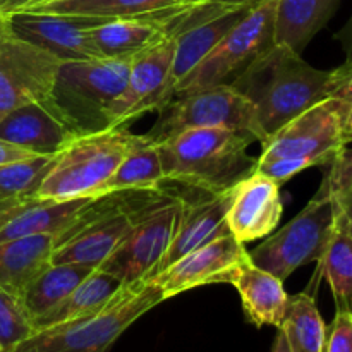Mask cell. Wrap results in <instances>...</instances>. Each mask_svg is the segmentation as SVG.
I'll use <instances>...</instances> for the list:
<instances>
[{"mask_svg": "<svg viewBox=\"0 0 352 352\" xmlns=\"http://www.w3.org/2000/svg\"><path fill=\"white\" fill-rule=\"evenodd\" d=\"M352 60L322 71L309 65L301 54L274 43L258 55L230 85L243 93L256 110L258 122L268 138L284 124L330 98L346 78Z\"/></svg>", "mask_w": 352, "mask_h": 352, "instance_id": "obj_1", "label": "cell"}, {"mask_svg": "<svg viewBox=\"0 0 352 352\" xmlns=\"http://www.w3.org/2000/svg\"><path fill=\"white\" fill-rule=\"evenodd\" d=\"M250 133L223 127H196L158 141L165 181H174L208 195L239 184L256 170L258 158L248 153Z\"/></svg>", "mask_w": 352, "mask_h": 352, "instance_id": "obj_2", "label": "cell"}, {"mask_svg": "<svg viewBox=\"0 0 352 352\" xmlns=\"http://www.w3.org/2000/svg\"><path fill=\"white\" fill-rule=\"evenodd\" d=\"M165 195L162 189H140L88 198L71 226L55 236L50 261L98 268L122 243L141 213Z\"/></svg>", "mask_w": 352, "mask_h": 352, "instance_id": "obj_3", "label": "cell"}, {"mask_svg": "<svg viewBox=\"0 0 352 352\" xmlns=\"http://www.w3.org/2000/svg\"><path fill=\"white\" fill-rule=\"evenodd\" d=\"M339 100L330 96L275 131L261 146L256 172L277 184L311 167H329L347 148Z\"/></svg>", "mask_w": 352, "mask_h": 352, "instance_id": "obj_4", "label": "cell"}, {"mask_svg": "<svg viewBox=\"0 0 352 352\" xmlns=\"http://www.w3.org/2000/svg\"><path fill=\"white\" fill-rule=\"evenodd\" d=\"M131 58L62 62L48 105L76 134L112 129L113 109L126 88Z\"/></svg>", "mask_w": 352, "mask_h": 352, "instance_id": "obj_5", "label": "cell"}, {"mask_svg": "<svg viewBox=\"0 0 352 352\" xmlns=\"http://www.w3.org/2000/svg\"><path fill=\"white\" fill-rule=\"evenodd\" d=\"M164 301L167 298L155 282L124 284L100 311L34 330L28 339L2 352H109L136 320Z\"/></svg>", "mask_w": 352, "mask_h": 352, "instance_id": "obj_6", "label": "cell"}, {"mask_svg": "<svg viewBox=\"0 0 352 352\" xmlns=\"http://www.w3.org/2000/svg\"><path fill=\"white\" fill-rule=\"evenodd\" d=\"M136 138L127 127L74 138L55 155L34 198L64 201L100 196Z\"/></svg>", "mask_w": 352, "mask_h": 352, "instance_id": "obj_7", "label": "cell"}, {"mask_svg": "<svg viewBox=\"0 0 352 352\" xmlns=\"http://www.w3.org/2000/svg\"><path fill=\"white\" fill-rule=\"evenodd\" d=\"M158 112L157 122L146 133L157 143L196 127H223L250 133L261 144L267 141L253 103L230 82L175 95Z\"/></svg>", "mask_w": 352, "mask_h": 352, "instance_id": "obj_8", "label": "cell"}, {"mask_svg": "<svg viewBox=\"0 0 352 352\" xmlns=\"http://www.w3.org/2000/svg\"><path fill=\"white\" fill-rule=\"evenodd\" d=\"M336 226V210L325 182L315 198L280 230L248 251L256 267L285 278L299 267L322 260Z\"/></svg>", "mask_w": 352, "mask_h": 352, "instance_id": "obj_9", "label": "cell"}, {"mask_svg": "<svg viewBox=\"0 0 352 352\" xmlns=\"http://www.w3.org/2000/svg\"><path fill=\"white\" fill-rule=\"evenodd\" d=\"M277 0H258L220 43L175 86V95L232 82L274 45Z\"/></svg>", "mask_w": 352, "mask_h": 352, "instance_id": "obj_10", "label": "cell"}, {"mask_svg": "<svg viewBox=\"0 0 352 352\" xmlns=\"http://www.w3.org/2000/svg\"><path fill=\"white\" fill-rule=\"evenodd\" d=\"M181 205L182 198L165 195L144 210L98 270L113 275L122 284L151 280L155 268L170 246Z\"/></svg>", "mask_w": 352, "mask_h": 352, "instance_id": "obj_11", "label": "cell"}, {"mask_svg": "<svg viewBox=\"0 0 352 352\" xmlns=\"http://www.w3.org/2000/svg\"><path fill=\"white\" fill-rule=\"evenodd\" d=\"M62 62L0 28V117L33 102L48 103Z\"/></svg>", "mask_w": 352, "mask_h": 352, "instance_id": "obj_12", "label": "cell"}, {"mask_svg": "<svg viewBox=\"0 0 352 352\" xmlns=\"http://www.w3.org/2000/svg\"><path fill=\"white\" fill-rule=\"evenodd\" d=\"M174 36L170 34L162 43L131 58L126 88L113 109L112 129L127 127L144 113L162 110L174 98Z\"/></svg>", "mask_w": 352, "mask_h": 352, "instance_id": "obj_13", "label": "cell"}, {"mask_svg": "<svg viewBox=\"0 0 352 352\" xmlns=\"http://www.w3.org/2000/svg\"><path fill=\"white\" fill-rule=\"evenodd\" d=\"M3 19L16 36L48 52L60 62L102 58L93 43L91 30L107 19L33 10L10 12Z\"/></svg>", "mask_w": 352, "mask_h": 352, "instance_id": "obj_14", "label": "cell"}, {"mask_svg": "<svg viewBox=\"0 0 352 352\" xmlns=\"http://www.w3.org/2000/svg\"><path fill=\"white\" fill-rule=\"evenodd\" d=\"M256 2L258 0H254L243 6L205 2L179 17L172 33L175 43L172 79L175 86L220 43Z\"/></svg>", "mask_w": 352, "mask_h": 352, "instance_id": "obj_15", "label": "cell"}, {"mask_svg": "<svg viewBox=\"0 0 352 352\" xmlns=\"http://www.w3.org/2000/svg\"><path fill=\"white\" fill-rule=\"evenodd\" d=\"M246 258V244L237 241L232 234H227L179 258L155 275L151 282L162 289L165 298L170 299L201 285L229 284L230 275Z\"/></svg>", "mask_w": 352, "mask_h": 352, "instance_id": "obj_16", "label": "cell"}, {"mask_svg": "<svg viewBox=\"0 0 352 352\" xmlns=\"http://www.w3.org/2000/svg\"><path fill=\"white\" fill-rule=\"evenodd\" d=\"M282 212L280 184L254 170L232 188L226 222L229 232L246 244L270 236L280 222Z\"/></svg>", "mask_w": 352, "mask_h": 352, "instance_id": "obj_17", "label": "cell"}, {"mask_svg": "<svg viewBox=\"0 0 352 352\" xmlns=\"http://www.w3.org/2000/svg\"><path fill=\"white\" fill-rule=\"evenodd\" d=\"M230 196H232V188L219 192V195H210L208 198L198 199V201L182 199L170 246H168L167 253L160 260L158 267L155 268L153 277L164 272L167 267H170L174 261H177L184 254L230 234L226 222Z\"/></svg>", "mask_w": 352, "mask_h": 352, "instance_id": "obj_18", "label": "cell"}, {"mask_svg": "<svg viewBox=\"0 0 352 352\" xmlns=\"http://www.w3.org/2000/svg\"><path fill=\"white\" fill-rule=\"evenodd\" d=\"M74 138L48 103H26L0 117V140L40 157L60 153Z\"/></svg>", "mask_w": 352, "mask_h": 352, "instance_id": "obj_19", "label": "cell"}, {"mask_svg": "<svg viewBox=\"0 0 352 352\" xmlns=\"http://www.w3.org/2000/svg\"><path fill=\"white\" fill-rule=\"evenodd\" d=\"M229 284L239 292L248 322L258 329L265 325L278 329L282 325L289 305L282 278L256 267L248 256L230 275Z\"/></svg>", "mask_w": 352, "mask_h": 352, "instance_id": "obj_20", "label": "cell"}, {"mask_svg": "<svg viewBox=\"0 0 352 352\" xmlns=\"http://www.w3.org/2000/svg\"><path fill=\"white\" fill-rule=\"evenodd\" d=\"M208 0H52L33 12L71 14L100 19H170Z\"/></svg>", "mask_w": 352, "mask_h": 352, "instance_id": "obj_21", "label": "cell"}, {"mask_svg": "<svg viewBox=\"0 0 352 352\" xmlns=\"http://www.w3.org/2000/svg\"><path fill=\"white\" fill-rule=\"evenodd\" d=\"M181 16L170 19L105 21L91 30L93 43L102 58H133L170 36Z\"/></svg>", "mask_w": 352, "mask_h": 352, "instance_id": "obj_22", "label": "cell"}, {"mask_svg": "<svg viewBox=\"0 0 352 352\" xmlns=\"http://www.w3.org/2000/svg\"><path fill=\"white\" fill-rule=\"evenodd\" d=\"M340 0H277L274 43L302 54L327 26Z\"/></svg>", "mask_w": 352, "mask_h": 352, "instance_id": "obj_23", "label": "cell"}, {"mask_svg": "<svg viewBox=\"0 0 352 352\" xmlns=\"http://www.w3.org/2000/svg\"><path fill=\"white\" fill-rule=\"evenodd\" d=\"M55 236L17 237L0 243V287L19 298L28 284L50 263Z\"/></svg>", "mask_w": 352, "mask_h": 352, "instance_id": "obj_24", "label": "cell"}, {"mask_svg": "<svg viewBox=\"0 0 352 352\" xmlns=\"http://www.w3.org/2000/svg\"><path fill=\"white\" fill-rule=\"evenodd\" d=\"M122 282L103 270H93L78 287L72 289L55 308L33 323L34 330L62 325L93 315L109 305L110 299L119 292Z\"/></svg>", "mask_w": 352, "mask_h": 352, "instance_id": "obj_25", "label": "cell"}, {"mask_svg": "<svg viewBox=\"0 0 352 352\" xmlns=\"http://www.w3.org/2000/svg\"><path fill=\"white\" fill-rule=\"evenodd\" d=\"M96 268L79 263H48L21 292L19 301L31 325L47 315Z\"/></svg>", "mask_w": 352, "mask_h": 352, "instance_id": "obj_26", "label": "cell"}, {"mask_svg": "<svg viewBox=\"0 0 352 352\" xmlns=\"http://www.w3.org/2000/svg\"><path fill=\"white\" fill-rule=\"evenodd\" d=\"M86 199L88 198L57 201V199L34 198L16 217L0 227V243L17 239V237L38 236V234L57 236L58 232L71 226Z\"/></svg>", "mask_w": 352, "mask_h": 352, "instance_id": "obj_27", "label": "cell"}, {"mask_svg": "<svg viewBox=\"0 0 352 352\" xmlns=\"http://www.w3.org/2000/svg\"><path fill=\"white\" fill-rule=\"evenodd\" d=\"M165 181L158 143L146 134H138L126 157L117 165L112 177L107 181L103 192L160 189Z\"/></svg>", "mask_w": 352, "mask_h": 352, "instance_id": "obj_28", "label": "cell"}, {"mask_svg": "<svg viewBox=\"0 0 352 352\" xmlns=\"http://www.w3.org/2000/svg\"><path fill=\"white\" fill-rule=\"evenodd\" d=\"M291 352H323L327 325L316 308L315 296L299 292L289 296V305L282 325Z\"/></svg>", "mask_w": 352, "mask_h": 352, "instance_id": "obj_29", "label": "cell"}, {"mask_svg": "<svg viewBox=\"0 0 352 352\" xmlns=\"http://www.w3.org/2000/svg\"><path fill=\"white\" fill-rule=\"evenodd\" d=\"M315 284L325 277L332 289L337 311H352V234L336 222L329 246L322 260L316 261Z\"/></svg>", "mask_w": 352, "mask_h": 352, "instance_id": "obj_30", "label": "cell"}, {"mask_svg": "<svg viewBox=\"0 0 352 352\" xmlns=\"http://www.w3.org/2000/svg\"><path fill=\"white\" fill-rule=\"evenodd\" d=\"M54 160L55 155H48L0 165V201L34 198Z\"/></svg>", "mask_w": 352, "mask_h": 352, "instance_id": "obj_31", "label": "cell"}, {"mask_svg": "<svg viewBox=\"0 0 352 352\" xmlns=\"http://www.w3.org/2000/svg\"><path fill=\"white\" fill-rule=\"evenodd\" d=\"M336 210V222L352 234V150L344 148L323 177Z\"/></svg>", "mask_w": 352, "mask_h": 352, "instance_id": "obj_32", "label": "cell"}, {"mask_svg": "<svg viewBox=\"0 0 352 352\" xmlns=\"http://www.w3.org/2000/svg\"><path fill=\"white\" fill-rule=\"evenodd\" d=\"M34 332L19 298L0 287V346L10 349Z\"/></svg>", "mask_w": 352, "mask_h": 352, "instance_id": "obj_33", "label": "cell"}, {"mask_svg": "<svg viewBox=\"0 0 352 352\" xmlns=\"http://www.w3.org/2000/svg\"><path fill=\"white\" fill-rule=\"evenodd\" d=\"M323 352H352V311H337L327 327Z\"/></svg>", "mask_w": 352, "mask_h": 352, "instance_id": "obj_34", "label": "cell"}, {"mask_svg": "<svg viewBox=\"0 0 352 352\" xmlns=\"http://www.w3.org/2000/svg\"><path fill=\"white\" fill-rule=\"evenodd\" d=\"M332 96L339 100L347 143H352V64L349 71H347L346 78H344V81L340 82V86L336 89V93Z\"/></svg>", "mask_w": 352, "mask_h": 352, "instance_id": "obj_35", "label": "cell"}, {"mask_svg": "<svg viewBox=\"0 0 352 352\" xmlns=\"http://www.w3.org/2000/svg\"><path fill=\"white\" fill-rule=\"evenodd\" d=\"M40 157V155H34L31 151L24 150V148L16 146V144H10L7 141L0 140V165L12 164V162H21L28 160V158Z\"/></svg>", "mask_w": 352, "mask_h": 352, "instance_id": "obj_36", "label": "cell"}, {"mask_svg": "<svg viewBox=\"0 0 352 352\" xmlns=\"http://www.w3.org/2000/svg\"><path fill=\"white\" fill-rule=\"evenodd\" d=\"M34 198H23V199H7L0 201V227L9 222L12 217H16L24 206L30 205Z\"/></svg>", "mask_w": 352, "mask_h": 352, "instance_id": "obj_37", "label": "cell"}, {"mask_svg": "<svg viewBox=\"0 0 352 352\" xmlns=\"http://www.w3.org/2000/svg\"><path fill=\"white\" fill-rule=\"evenodd\" d=\"M333 38H336V40L342 45L344 52H346L347 60H352V14H351L349 19H347V23L344 24L339 31H337L336 36Z\"/></svg>", "mask_w": 352, "mask_h": 352, "instance_id": "obj_38", "label": "cell"}, {"mask_svg": "<svg viewBox=\"0 0 352 352\" xmlns=\"http://www.w3.org/2000/svg\"><path fill=\"white\" fill-rule=\"evenodd\" d=\"M272 352H291V349H289L287 339H285V336L282 330H278L277 337H275V342H274V347H272Z\"/></svg>", "mask_w": 352, "mask_h": 352, "instance_id": "obj_39", "label": "cell"}, {"mask_svg": "<svg viewBox=\"0 0 352 352\" xmlns=\"http://www.w3.org/2000/svg\"><path fill=\"white\" fill-rule=\"evenodd\" d=\"M47 2H52V0H23V2L19 3V7H17V9L14 10V12H19V10L31 9V7L41 6V3H47Z\"/></svg>", "mask_w": 352, "mask_h": 352, "instance_id": "obj_40", "label": "cell"}, {"mask_svg": "<svg viewBox=\"0 0 352 352\" xmlns=\"http://www.w3.org/2000/svg\"><path fill=\"white\" fill-rule=\"evenodd\" d=\"M213 3H227V6H243V3L254 2V0H208Z\"/></svg>", "mask_w": 352, "mask_h": 352, "instance_id": "obj_41", "label": "cell"}, {"mask_svg": "<svg viewBox=\"0 0 352 352\" xmlns=\"http://www.w3.org/2000/svg\"><path fill=\"white\" fill-rule=\"evenodd\" d=\"M2 24H3V16H0V28H2Z\"/></svg>", "mask_w": 352, "mask_h": 352, "instance_id": "obj_42", "label": "cell"}, {"mask_svg": "<svg viewBox=\"0 0 352 352\" xmlns=\"http://www.w3.org/2000/svg\"><path fill=\"white\" fill-rule=\"evenodd\" d=\"M0 352H2V346H0Z\"/></svg>", "mask_w": 352, "mask_h": 352, "instance_id": "obj_43", "label": "cell"}]
</instances>
